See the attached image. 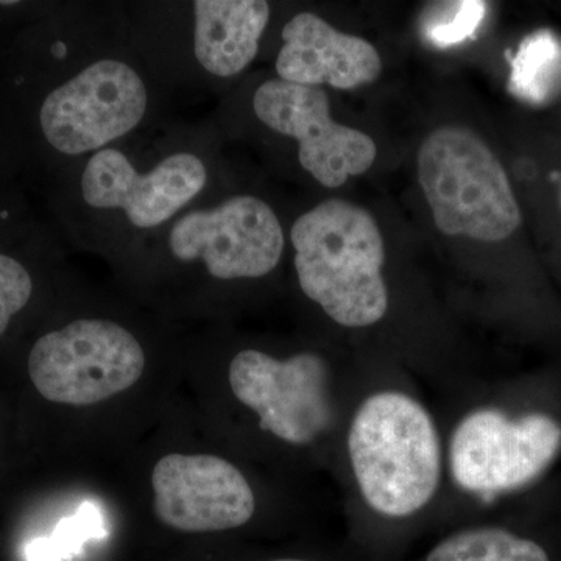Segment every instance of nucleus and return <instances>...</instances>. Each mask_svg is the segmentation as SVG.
Here are the masks:
<instances>
[{
	"instance_id": "1",
	"label": "nucleus",
	"mask_w": 561,
	"mask_h": 561,
	"mask_svg": "<svg viewBox=\"0 0 561 561\" xmlns=\"http://www.w3.org/2000/svg\"><path fill=\"white\" fill-rule=\"evenodd\" d=\"M290 243L302 294L335 323L365 328L386 316V247L368 210L337 198L320 203L294 221Z\"/></svg>"
},
{
	"instance_id": "2",
	"label": "nucleus",
	"mask_w": 561,
	"mask_h": 561,
	"mask_svg": "<svg viewBox=\"0 0 561 561\" xmlns=\"http://www.w3.org/2000/svg\"><path fill=\"white\" fill-rule=\"evenodd\" d=\"M348 453L362 496L381 515H413L438 489L442 457L434 421L400 391L362 402L351 423Z\"/></svg>"
},
{
	"instance_id": "3",
	"label": "nucleus",
	"mask_w": 561,
	"mask_h": 561,
	"mask_svg": "<svg viewBox=\"0 0 561 561\" xmlns=\"http://www.w3.org/2000/svg\"><path fill=\"white\" fill-rule=\"evenodd\" d=\"M419 181L445 236L501 242L518 230L522 209L496 154L468 128H437L423 140Z\"/></svg>"
},
{
	"instance_id": "4",
	"label": "nucleus",
	"mask_w": 561,
	"mask_h": 561,
	"mask_svg": "<svg viewBox=\"0 0 561 561\" xmlns=\"http://www.w3.org/2000/svg\"><path fill=\"white\" fill-rule=\"evenodd\" d=\"M213 162L198 147H179L140 171L119 146L83 161L79 179L83 209L131 238L150 239L210 194Z\"/></svg>"
},
{
	"instance_id": "5",
	"label": "nucleus",
	"mask_w": 561,
	"mask_h": 561,
	"mask_svg": "<svg viewBox=\"0 0 561 561\" xmlns=\"http://www.w3.org/2000/svg\"><path fill=\"white\" fill-rule=\"evenodd\" d=\"M151 106L149 80L124 55L92 58L44 98L41 135L66 158L117 146L142 127Z\"/></svg>"
},
{
	"instance_id": "6",
	"label": "nucleus",
	"mask_w": 561,
	"mask_h": 561,
	"mask_svg": "<svg viewBox=\"0 0 561 561\" xmlns=\"http://www.w3.org/2000/svg\"><path fill=\"white\" fill-rule=\"evenodd\" d=\"M147 243L160 245L175 264L198 265L216 280L257 279L278 267L286 234L268 203L234 194L195 203Z\"/></svg>"
},
{
	"instance_id": "7",
	"label": "nucleus",
	"mask_w": 561,
	"mask_h": 561,
	"mask_svg": "<svg viewBox=\"0 0 561 561\" xmlns=\"http://www.w3.org/2000/svg\"><path fill=\"white\" fill-rule=\"evenodd\" d=\"M146 362V351L127 328L113 320L79 319L39 337L27 367L41 397L81 408L130 389Z\"/></svg>"
},
{
	"instance_id": "8",
	"label": "nucleus",
	"mask_w": 561,
	"mask_h": 561,
	"mask_svg": "<svg viewBox=\"0 0 561 561\" xmlns=\"http://www.w3.org/2000/svg\"><path fill=\"white\" fill-rule=\"evenodd\" d=\"M561 446V426L545 413L508 419L481 409L454 431L449 459L454 481L478 494L519 489L540 476Z\"/></svg>"
},
{
	"instance_id": "9",
	"label": "nucleus",
	"mask_w": 561,
	"mask_h": 561,
	"mask_svg": "<svg viewBox=\"0 0 561 561\" xmlns=\"http://www.w3.org/2000/svg\"><path fill=\"white\" fill-rule=\"evenodd\" d=\"M251 105L268 130L297 142L301 168L321 186L337 190L376 160L375 140L332 119L330 99L321 88L267 80L254 92Z\"/></svg>"
},
{
	"instance_id": "10",
	"label": "nucleus",
	"mask_w": 561,
	"mask_h": 561,
	"mask_svg": "<svg viewBox=\"0 0 561 561\" xmlns=\"http://www.w3.org/2000/svg\"><path fill=\"white\" fill-rule=\"evenodd\" d=\"M232 393L260 416L262 431L290 445H308L330 427L327 362L300 353L279 360L256 350L236 354L230 364Z\"/></svg>"
},
{
	"instance_id": "11",
	"label": "nucleus",
	"mask_w": 561,
	"mask_h": 561,
	"mask_svg": "<svg viewBox=\"0 0 561 561\" xmlns=\"http://www.w3.org/2000/svg\"><path fill=\"white\" fill-rule=\"evenodd\" d=\"M151 486L157 518L186 534L236 529L256 508L245 476L217 456L169 454L154 465Z\"/></svg>"
},
{
	"instance_id": "12",
	"label": "nucleus",
	"mask_w": 561,
	"mask_h": 561,
	"mask_svg": "<svg viewBox=\"0 0 561 561\" xmlns=\"http://www.w3.org/2000/svg\"><path fill=\"white\" fill-rule=\"evenodd\" d=\"M280 36L283 46L275 62L279 80L351 91L381 76L382 60L371 43L337 31L317 14L291 18Z\"/></svg>"
},
{
	"instance_id": "13",
	"label": "nucleus",
	"mask_w": 561,
	"mask_h": 561,
	"mask_svg": "<svg viewBox=\"0 0 561 561\" xmlns=\"http://www.w3.org/2000/svg\"><path fill=\"white\" fill-rule=\"evenodd\" d=\"M192 13V57L210 79L230 80L249 68L268 21L264 0H195Z\"/></svg>"
},
{
	"instance_id": "14",
	"label": "nucleus",
	"mask_w": 561,
	"mask_h": 561,
	"mask_svg": "<svg viewBox=\"0 0 561 561\" xmlns=\"http://www.w3.org/2000/svg\"><path fill=\"white\" fill-rule=\"evenodd\" d=\"M511 61L508 90L530 105H545L561 87V39L551 31L531 33Z\"/></svg>"
},
{
	"instance_id": "15",
	"label": "nucleus",
	"mask_w": 561,
	"mask_h": 561,
	"mask_svg": "<svg viewBox=\"0 0 561 561\" xmlns=\"http://www.w3.org/2000/svg\"><path fill=\"white\" fill-rule=\"evenodd\" d=\"M426 561H549V557L535 541L497 527H482L446 538Z\"/></svg>"
},
{
	"instance_id": "16",
	"label": "nucleus",
	"mask_w": 561,
	"mask_h": 561,
	"mask_svg": "<svg viewBox=\"0 0 561 561\" xmlns=\"http://www.w3.org/2000/svg\"><path fill=\"white\" fill-rule=\"evenodd\" d=\"M486 11L489 5L482 0L435 3L421 20V33L427 43L440 49L459 46L479 31Z\"/></svg>"
},
{
	"instance_id": "17",
	"label": "nucleus",
	"mask_w": 561,
	"mask_h": 561,
	"mask_svg": "<svg viewBox=\"0 0 561 561\" xmlns=\"http://www.w3.org/2000/svg\"><path fill=\"white\" fill-rule=\"evenodd\" d=\"M33 295V278L21 261L0 253V337L11 320L28 305Z\"/></svg>"
},
{
	"instance_id": "18",
	"label": "nucleus",
	"mask_w": 561,
	"mask_h": 561,
	"mask_svg": "<svg viewBox=\"0 0 561 561\" xmlns=\"http://www.w3.org/2000/svg\"><path fill=\"white\" fill-rule=\"evenodd\" d=\"M557 195H559V203H560V208H561V176L559 180V186H557Z\"/></svg>"
},
{
	"instance_id": "19",
	"label": "nucleus",
	"mask_w": 561,
	"mask_h": 561,
	"mask_svg": "<svg viewBox=\"0 0 561 561\" xmlns=\"http://www.w3.org/2000/svg\"><path fill=\"white\" fill-rule=\"evenodd\" d=\"M273 561H308V560L283 559V560H273Z\"/></svg>"
}]
</instances>
